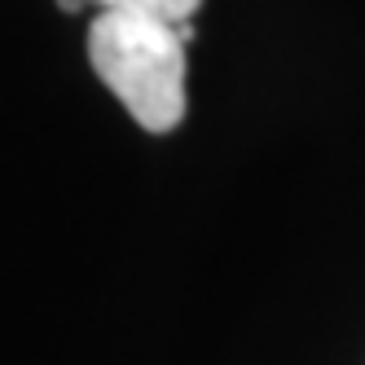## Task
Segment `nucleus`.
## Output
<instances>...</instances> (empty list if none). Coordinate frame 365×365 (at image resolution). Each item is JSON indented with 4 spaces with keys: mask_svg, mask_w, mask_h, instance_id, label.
<instances>
[{
    "mask_svg": "<svg viewBox=\"0 0 365 365\" xmlns=\"http://www.w3.org/2000/svg\"><path fill=\"white\" fill-rule=\"evenodd\" d=\"M185 44L190 27L97 9L88 22V66L106 84L137 128L163 137L185 119Z\"/></svg>",
    "mask_w": 365,
    "mask_h": 365,
    "instance_id": "f257e3e1",
    "label": "nucleus"
},
{
    "mask_svg": "<svg viewBox=\"0 0 365 365\" xmlns=\"http://www.w3.org/2000/svg\"><path fill=\"white\" fill-rule=\"evenodd\" d=\"M97 9H123V14H145V18H159L172 22V27H190L194 14L202 9V0H88Z\"/></svg>",
    "mask_w": 365,
    "mask_h": 365,
    "instance_id": "f03ea898",
    "label": "nucleus"
}]
</instances>
